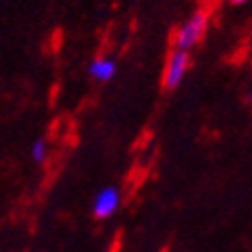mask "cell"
Here are the masks:
<instances>
[{"label": "cell", "instance_id": "4", "mask_svg": "<svg viewBox=\"0 0 252 252\" xmlns=\"http://www.w3.org/2000/svg\"><path fill=\"white\" fill-rule=\"evenodd\" d=\"M115 73H117V65L111 59H95L89 65V75L101 83L111 81L115 77Z\"/></svg>", "mask_w": 252, "mask_h": 252}, {"label": "cell", "instance_id": "2", "mask_svg": "<svg viewBox=\"0 0 252 252\" xmlns=\"http://www.w3.org/2000/svg\"><path fill=\"white\" fill-rule=\"evenodd\" d=\"M188 65H190V57L184 51H174L167 59V65L163 71V89L172 91L176 89L180 83L184 81V75L188 71Z\"/></svg>", "mask_w": 252, "mask_h": 252}, {"label": "cell", "instance_id": "5", "mask_svg": "<svg viewBox=\"0 0 252 252\" xmlns=\"http://www.w3.org/2000/svg\"><path fill=\"white\" fill-rule=\"evenodd\" d=\"M31 156L36 163H45L49 158V148H47V141L45 139H36L31 148Z\"/></svg>", "mask_w": 252, "mask_h": 252}, {"label": "cell", "instance_id": "3", "mask_svg": "<svg viewBox=\"0 0 252 252\" xmlns=\"http://www.w3.org/2000/svg\"><path fill=\"white\" fill-rule=\"evenodd\" d=\"M119 202H121V196H119L117 188H111V186L103 188V190L93 200V214H95V218H107V216H111L115 210L119 208Z\"/></svg>", "mask_w": 252, "mask_h": 252}, {"label": "cell", "instance_id": "6", "mask_svg": "<svg viewBox=\"0 0 252 252\" xmlns=\"http://www.w3.org/2000/svg\"><path fill=\"white\" fill-rule=\"evenodd\" d=\"M234 4H242V2H248V0H232Z\"/></svg>", "mask_w": 252, "mask_h": 252}, {"label": "cell", "instance_id": "1", "mask_svg": "<svg viewBox=\"0 0 252 252\" xmlns=\"http://www.w3.org/2000/svg\"><path fill=\"white\" fill-rule=\"evenodd\" d=\"M208 12L206 10H198L188 23L178 31L174 43H176V51H184L188 53L192 47H196L202 36L206 34V29H208Z\"/></svg>", "mask_w": 252, "mask_h": 252}]
</instances>
